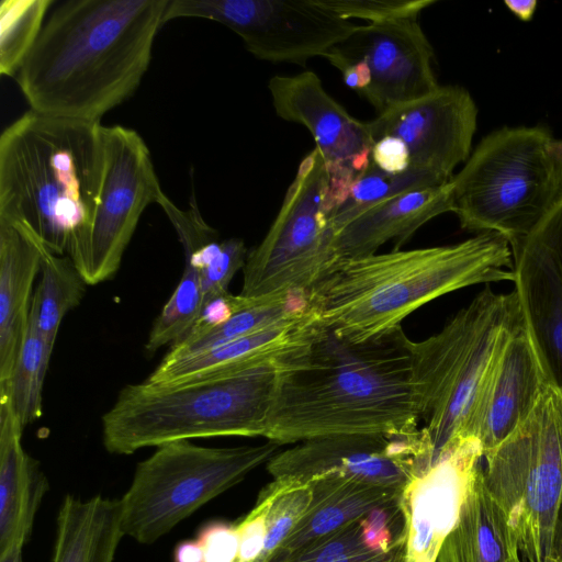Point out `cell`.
<instances>
[{
    "instance_id": "cell-1",
    "label": "cell",
    "mask_w": 562,
    "mask_h": 562,
    "mask_svg": "<svg viewBox=\"0 0 562 562\" xmlns=\"http://www.w3.org/2000/svg\"><path fill=\"white\" fill-rule=\"evenodd\" d=\"M408 342L402 326L363 342L321 327L278 361L263 437L281 446L419 428Z\"/></svg>"
},
{
    "instance_id": "cell-2",
    "label": "cell",
    "mask_w": 562,
    "mask_h": 562,
    "mask_svg": "<svg viewBox=\"0 0 562 562\" xmlns=\"http://www.w3.org/2000/svg\"><path fill=\"white\" fill-rule=\"evenodd\" d=\"M169 0H69L16 74L30 110L89 122L139 87Z\"/></svg>"
},
{
    "instance_id": "cell-3",
    "label": "cell",
    "mask_w": 562,
    "mask_h": 562,
    "mask_svg": "<svg viewBox=\"0 0 562 562\" xmlns=\"http://www.w3.org/2000/svg\"><path fill=\"white\" fill-rule=\"evenodd\" d=\"M498 281H514L510 245L501 234L481 233L452 245L340 259L306 301L321 327L363 342L439 296Z\"/></svg>"
},
{
    "instance_id": "cell-4",
    "label": "cell",
    "mask_w": 562,
    "mask_h": 562,
    "mask_svg": "<svg viewBox=\"0 0 562 562\" xmlns=\"http://www.w3.org/2000/svg\"><path fill=\"white\" fill-rule=\"evenodd\" d=\"M102 125L29 110L0 136V223L26 226L56 255L83 245L100 202Z\"/></svg>"
},
{
    "instance_id": "cell-5",
    "label": "cell",
    "mask_w": 562,
    "mask_h": 562,
    "mask_svg": "<svg viewBox=\"0 0 562 562\" xmlns=\"http://www.w3.org/2000/svg\"><path fill=\"white\" fill-rule=\"evenodd\" d=\"M277 364L171 384H128L102 416L103 446L132 454L177 440L263 437Z\"/></svg>"
},
{
    "instance_id": "cell-6",
    "label": "cell",
    "mask_w": 562,
    "mask_h": 562,
    "mask_svg": "<svg viewBox=\"0 0 562 562\" xmlns=\"http://www.w3.org/2000/svg\"><path fill=\"white\" fill-rule=\"evenodd\" d=\"M551 130L504 126L485 135L451 179L460 226L504 236L512 251L562 200V162Z\"/></svg>"
},
{
    "instance_id": "cell-7",
    "label": "cell",
    "mask_w": 562,
    "mask_h": 562,
    "mask_svg": "<svg viewBox=\"0 0 562 562\" xmlns=\"http://www.w3.org/2000/svg\"><path fill=\"white\" fill-rule=\"evenodd\" d=\"M485 285L440 331L408 342L419 419L435 452L460 436L491 357L521 317L514 290Z\"/></svg>"
},
{
    "instance_id": "cell-8",
    "label": "cell",
    "mask_w": 562,
    "mask_h": 562,
    "mask_svg": "<svg viewBox=\"0 0 562 562\" xmlns=\"http://www.w3.org/2000/svg\"><path fill=\"white\" fill-rule=\"evenodd\" d=\"M256 446L203 447L190 440L160 445L135 469L121 504L124 537L153 544L201 506L241 482L279 452Z\"/></svg>"
},
{
    "instance_id": "cell-9",
    "label": "cell",
    "mask_w": 562,
    "mask_h": 562,
    "mask_svg": "<svg viewBox=\"0 0 562 562\" xmlns=\"http://www.w3.org/2000/svg\"><path fill=\"white\" fill-rule=\"evenodd\" d=\"M485 484L505 510L525 562H548L562 499V396L549 385L529 416L484 454Z\"/></svg>"
},
{
    "instance_id": "cell-10",
    "label": "cell",
    "mask_w": 562,
    "mask_h": 562,
    "mask_svg": "<svg viewBox=\"0 0 562 562\" xmlns=\"http://www.w3.org/2000/svg\"><path fill=\"white\" fill-rule=\"evenodd\" d=\"M327 186L324 159L314 148L301 161L266 236L248 254L240 295L306 296L340 260L324 212Z\"/></svg>"
},
{
    "instance_id": "cell-11",
    "label": "cell",
    "mask_w": 562,
    "mask_h": 562,
    "mask_svg": "<svg viewBox=\"0 0 562 562\" xmlns=\"http://www.w3.org/2000/svg\"><path fill=\"white\" fill-rule=\"evenodd\" d=\"M178 18L216 21L235 32L256 58L301 66L326 57L357 27L316 0H169L162 24Z\"/></svg>"
},
{
    "instance_id": "cell-12",
    "label": "cell",
    "mask_w": 562,
    "mask_h": 562,
    "mask_svg": "<svg viewBox=\"0 0 562 562\" xmlns=\"http://www.w3.org/2000/svg\"><path fill=\"white\" fill-rule=\"evenodd\" d=\"M102 139L100 202L83 245L70 258L89 285L116 273L143 212L165 195L149 148L135 130L102 125Z\"/></svg>"
},
{
    "instance_id": "cell-13",
    "label": "cell",
    "mask_w": 562,
    "mask_h": 562,
    "mask_svg": "<svg viewBox=\"0 0 562 562\" xmlns=\"http://www.w3.org/2000/svg\"><path fill=\"white\" fill-rule=\"evenodd\" d=\"M435 453L422 428L396 434H355L310 439L267 463L273 480L310 482L336 475L402 490Z\"/></svg>"
},
{
    "instance_id": "cell-14",
    "label": "cell",
    "mask_w": 562,
    "mask_h": 562,
    "mask_svg": "<svg viewBox=\"0 0 562 562\" xmlns=\"http://www.w3.org/2000/svg\"><path fill=\"white\" fill-rule=\"evenodd\" d=\"M434 56L419 16H408L357 25L352 34L325 58L336 68L364 61L371 81L360 95L381 114L420 99L439 87L432 68Z\"/></svg>"
},
{
    "instance_id": "cell-15",
    "label": "cell",
    "mask_w": 562,
    "mask_h": 562,
    "mask_svg": "<svg viewBox=\"0 0 562 562\" xmlns=\"http://www.w3.org/2000/svg\"><path fill=\"white\" fill-rule=\"evenodd\" d=\"M268 90L276 114L311 133L328 173V194L344 200L357 176L370 164L373 140L361 122L331 98L310 70L270 78Z\"/></svg>"
},
{
    "instance_id": "cell-16",
    "label": "cell",
    "mask_w": 562,
    "mask_h": 562,
    "mask_svg": "<svg viewBox=\"0 0 562 562\" xmlns=\"http://www.w3.org/2000/svg\"><path fill=\"white\" fill-rule=\"evenodd\" d=\"M477 106L461 86H439L431 93L395 106L367 122L373 143L384 136L403 140L411 168L451 181L468 160L476 131Z\"/></svg>"
},
{
    "instance_id": "cell-17",
    "label": "cell",
    "mask_w": 562,
    "mask_h": 562,
    "mask_svg": "<svg viewBox=\"0 0 562 562\" xmlns=\"http://www.w3.org/2000/svg\"><path fill=\"white\" fill-rule=\"evenodd\" d=\"M484 457L480 441L457 436L412 475L401 495L405 562H436Z\"/></svg>"
},
{
    "instance_id": "cell-18",
    "label": "cell",
    "mask_w": 562,
    "mask_h": 562,
    "mask_svg": "<svg viewBox=\"0 0 562 562\" xmlns=\"http://www.w3.org/2000/svg\"><path fill=\"white\" fill-rule=\"evenodd\" d=\"M549 385L521 314L491 357L460 436L476 438L486 454L529 416Z\"/></svg>"
},
{
    "instance_id": "cell-19",
    "label": "cell",
    "mask_w": 562,
    "mask_h": 562,
    "mask_svg": "<svg viewBox=\"0 0 562 562\" xmlns=\"http://www.w3.org/2000/svg\"><path fill=\"white\" fill-rule=\"evenodd\" d=\"M514 291L540 363L562 396V200L513 251Z\"/></svg>"
},
{
    "instance_id": "cell-20",
    "label": "cell",
    "mask_w": 562,
    "mask_h": 562,
    "mask_svg": "<svg viewBox=\"0 0 562 562\" xmlns=\"http://www.w3.org/2000/svg\"><path fill=\"white\" fill-rule=\"evenodd\" d=\"M319 328L316 315L307 305V308L283 322L203 352L175 359L164 357L147 381L171 384L278 363L284 356L307 342Z\"/></svg>"
},
{
    "instance_id": "cell-21",
    "label": "cell",
    "mask_w": 562,
    "mask_h": 562,
    "mask_svg": "<svg viewBox=\"0 0 562 562\" xmlns=\"http://www.w3.org/2000/svg\"><path fill=\"white\" fill-rule=\"evenodd\" d=\"M22 425L10 391L0 386V552L23 548L48 481L21 443Z\"/></svg>"
},
{
    "instance_id": "cell-22",
    "label": "cell",
    "mask_w": 562,
    "mask_h": 562,
    "mask_svg": "<svg viewBox=\"0 0 562 562\" xmlns=\"http://www.w3.org/2000/svg\"><path fill=\"white\" fill-rule=\"evenodd\" d=\"M452 210L451 181L407 191L370 207L338 231L337 255L345 259L376 254L391 239L397 250L424 224Z\"/></svg>"
},
{
    "instance_id": "cell-23",
    "label": "cell",
    "mask_w": 562,
    "mask_h": 562,
    "mask_svg": "<svg viewBox=\"0 0 562 562\" xmlns=\"http://www.w3.org/2000/svg\"><path fill=\"white\" fill-rule=\"evenodd\" d=\"M44 246L26 226L0 223V384L14 371Z\"/></svg>"
},
{
    "instance_id": "cell-24",
    "label": "cell",
    "mask_w": 562,
    "mask_h": 562,
    "mask_svg": "<svg viewBox=\"0 0 562 562\" xmlns=\"http://www.w3.org/2000/svg\"><path fill=\"white\" fill-rule=\"evenodd\" d=\"M308 483L312 487L310 506L269 562L288 558L374 508L398 504L403 492L336 475L316 477Z\"/></svg>"
},
{
    "instance_id": "cell-25",
    "label": "cell",
    "mask_w": 562,
    "mask_h": 562,
    "mask_svg": "<svg viewBox=\"0 0 562 562\" xmlns=\"http://www.w3.org/2000/svg\"><path fill=\"white\" fill-rule=\"evenodd\" d=\"M519 555L515 531L480 467L436 562H521Z\"/></svg>"
},
{
    "instance_id": "cell-26",
    "label": "cell",
    "mask_w": 562,
    "mask_h": 562,
    "mask_svg": "<svg viewBox=\"0 0 562 562\" xmlns=\"http://www.w3.org/2000/svg\"><path fill=\"white\" fill-rule=\"evenodd\" d=\"M123 537L120 499L68 494L57 516L52 562H114Z\"/></svg>"
},
{
    "instance_id": "cell-27",
    "label": "cell",
    "mask_w": 562,
    "mask_h": 562,
    "mask_svg": "<svg viewBox=\"0 0 562 562\" xmlns=\"http://www.w3.org/2000/svg\"><path fill=\"white\" fill-rule=\"evenodd\" d=\"M40 272L30 315L40 333L55 345L63 318L80 303L88 284L68 256L56 255L45 246Z\"/></svg>"
},
{
    "instance_id": "cell-28",
    "label": "cell",
    "mask_w": 562,
    "mask_h": 562,
    "mask_svg": "<svg viewBox=\"0 0 562 562\" xmlns=\"http://www.w3.org/2000/svg\"><path fill=\"white\" fill-rule=\"evenodd\" d=\"M305 308H307V301L306 296L302 295L255 300L218 326L196 336L184 337L173 344L165 357L175 359L203 352L283 322Z\"/></svg>"
},
{
    "instance_id": "cell-29",
    "label": "cell",
    "mask_w": 562,
    "mask_h": 562,
    "mask_svg": "<svg viewBox=\"0 0 562 562\" xmlns=\"http://www.w3.org/2000/svg\"><path fill=\"white\" fill-rule=\"evenodd\" d=\"M446 183L431 172L415 168L402 173H389L370 160L355 179L344 202L327 218L336 235L349 222L376 204L407 191Z\"/></svg>"
},
{
    "instance_id": "cell-30",
    "label": "cell",
    "mask_w": 562,
    "mask_h": 562,
    "mask_svg": "<svg viewBox=\"0 0 562 562\" xmlns=\"http://www.w3.org/2000/svg\"><path fill=\"white\" fill-rule=\"evenodd\" d=\"M54 344L38 330L29 314V322L12 378L0 384L9 389L14 411L22 427L43 414V386Z\"/></svg>"
},
{
    "instance_id": "cell-31",
    "label": "cell",
    "mask_w": 562,
    "mask_h": 562,
    "mask_svg": "<svg viewBox=\"0 0 562 562\" xmlns=\"http://www.w3.org/2000/svg\"><path fill=\"white\" fill-rule=\"evenodd\" d=\"M53 0H2L0 4V74L14 77L44 26Z\"/></svg>"
},
{
    "instance_id": "cell-32",
    "label": "cell",
    "mask_w": 562,
    "mask_h": 562,
    "mask_svg": "<svg viewBox=\"0 0 562 562\" xmlns=\"http://www.w3.org/2000/svg\"><path fill=\"white\" fill-rule=\"evenodd\" d=\"M203 306V292L199 270L184 263L182 277L156 318L145 349L153 355L166 345L182 339L198 321Z\"/></svg>"
},
{
    "instance_id": "cell-33",
    "label": "cell",
    "mask_w": 562,
    "mask_h": 562,
    "mask_svg": "<svg viewBox=\"0 0 562 562\" xmlns=\"http://www.w3.org/2000/svg\"><path fill=\"white\" fill-rule=\"evenodd\" d=\"M405 537L387 552L367 547L362 538L361 519L295 551L279 562H393L405 557Z\"/></svg>"
},
{
    "instance_id": "cell-34",
    "label": "cell",
    "mask_w": 562,
    "mask_h": 562,
    "mask_svg": "<svg viewBox=\"0 0 562 562\" xmlns=\"http://www.w3.org/2000/svg\"><path fill=\"white\" fill-rule=\"evenodd\" d=\"M273 481L277 488L266 518V539L260 562H269L302 519L312 501V487L308 482Z\"/></svg>"
},
{
    "instance_id": "cell-35",
    "label": "cell",
    "mask_w": 562,
    "mask_h": 562,
    "mask_svg": "<svg viewBox=\"0 0 562 562\" xmlns=\"http://www.w3.org/2000/svg\"><path fill=\"white\" fill-rule=\"evenodd\" d=\"M319 5L345 20L360 19L368 23L419 16L436 0H316Z\"/></svg>"
},
{
    "instance_id": "cell-36",
    "label": "cell",
    "mask_w": 562,
    "mask_h": 562,
    "mask_svg": "<svg viewBox=\"0 0 562 562\" xmlns=\"http://www.w3.org/2000/svg\"><path fill=\"white\" fill-rule=\"evenodd\" d=\"M248 252L243 239H223L217 254L200 272L203 303L228 292V285L239 269H243Z\"/></svg>"
},
{
    "instance_id": "cell-37",
    "label": "cell",
    "mask_w": 562,
    "mask_h": 562,
    "mask_svg": "<svg viewBox=\"0 0 562 562\" xmlns=\"http://www.w3.org/2000/svg\"><path fill=\"white\" fill-rule=\"evenodd\" d=\"M272 481L260 493L254 508L235 522L239 541V562H260L266 539V518L276 494Z\"/></svg>"
},
{
    "instance_id": "cell-38",
    "label": "cell",
    "mask_w": 562,
    "mask_h": 562,
    "mask_svg": "<svg viewBox=\"0 0 562 562\" xmlns=\"http://www.w3.org/2000/svg\"><path fill=\"white\" fill-rule=\"evenodd\" d=\"M361 529L367 547L375 551H390L404 536L401 504L372 509L361 518Z\"/></svg>"
},
{
    "instance_id": "cell-39",
    "label": "cell",
    "mask_w": 562,
    "mask_h": 562,
    "mask_svg": "<svg viewBox=\"0 0 562 562\" xmlns=\"http://www.w3.org/2000/svg\"><path fill=\"white\" fill-rule=\"evenodd\" d=\"M196 540L203 550V562H239L235 522L210 521L200 529Z\"/></svg>"
},
{
    "instance_id": "cell-40",
    "label": "cell",
    "mask_w": 562,
    "mask_h": 562,
    "mask_svg": "<svg viewBox=\"0 0 562 562\" xmlns=\"http://www.w3.org/2000/svg\"><path fill=\"white\" fill-rule=\"evenodd\" d=\"M370 160L389 173H402L411 168L406 144L397 137L384 136L373 143Z\"/></svg>"
},
{
    "instance_id": "cell-41",
    "label": "cell",
    "mask_w": 562,
    "mask_h": 562,
    "mask_svg": "<svg viewBox=\"0 0 562 562\" xmlns=\"http://www.w3.org/2000/svg\"><path fill=\"white\" fill-rule=\"evenodd\" d=\"M337 69L340 70L345 85L361 94L371 81L370 70L364 61L344 64Z\"/></svg>"
},
{
    "instance_id": "cell-42",
    "label": "cell",
    "mask_w": 562,
    "mask_h": 562,
    "mask_svg": "<svg viewBox=\"0 0 562 562\" xmlns=\"http://www.w3.org/2000/svg\"><path fill=\"white\" fill-rule=\"evenodd\" d=\"M173 562H203V550L198 540H184L177 544Z\"/></svg>"
},
{
    "instance_id": "cell-43",
    "label": "cell",
    "mask_w": 562,
    "mask_h": 562,
    "mask_svg": "<svg viewBox=\"0 0 562 562\" xmlns=\"http://www.w3.org/2000/svg\"><path fill=\"white\" fill-rule=\"evenodd\" d=\"M548 562H562V499L553 525Z\"/></svg>"
},
{
    "instance_id": "cell-44",
    "label": "cell",
    "mask_w": 562,
    "mask_h": 562,
    "mask_svg": "<svg viewBox=\"0 0 562 562\" xmlns=\"http://www.w3.org/2000/svg\"><path fill=\"white\" fill-rule=\"evenodd\" d=\"M505 5L521 21H530L537 10V0H506Z\"/></svg>"
},
{
    "instance_id": "cell-45",
    "label": "cell",
    "mask_w": 562,
    "mask_h": 562,
    "mask_svg": "<svg viewBox=\"0 0 562 562\" xmlns=\"http://www.w3.org/2000/svg\"><path fill=\"white\" fill-rule=\"evenodd\" d=\"M0 562H23L22 548L13 547L0 552Z\"/></svg>"
},
{
    "instance_id": "cell-46",
    "label": "cell",
    "mask_w": 562,
    "mask_h": 562,
    "mask_svg": "<svg viewBox=\"0 0 562 562\" xmlns=\"http://www.w3.org/2000/svg\"><path fill=\"white\" fill-rule=\"evenodd\" d=\"M550 150L562 162V139H553Z\"/></svg>"
},
{
    "instance_id": "cell-47",
    "label": "cell",
    "mask_w": 562,
    "mask_h": 562,
    "mask_svg": "<svg viewBox=\"0 0 562 562\" xmlns=\"http://www.w3.org/2000/svg\"><path fill=\"white\" fill-rule=\"evenodd\" d=\"M393 562H405V557H403V558H401V559H397V560H395V561H393Z\"/></svg>"
}]
</instances>
